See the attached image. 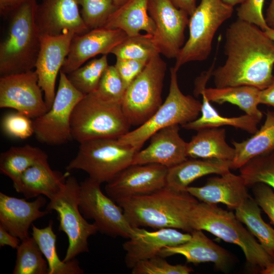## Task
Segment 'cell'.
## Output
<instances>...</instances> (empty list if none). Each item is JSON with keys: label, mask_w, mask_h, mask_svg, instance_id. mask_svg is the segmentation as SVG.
Masks as SVG:
<instances>
[{"label": "cell", "mask_w": 274, "mask_h": 274, "mask_svg": "<svg viewBox=\"0 0 274 274\" xmlns=\"http://www.w3.org/2000/svg\"><path fill=\"white\" fill-rule=\"evenodd\" d=\"M224 64L214 68L215 87L247 85L260 90L273 79L274 41L257 26L238 19L225 31Z\"/></svg>", "instance_id": "obj_1"}, {"label": "cell", "mask_w": 274, "mask_h": 274, "mask_svg": "<svg viewBox=\"0 0 274 274\" xmlns=\"http://www.w3.org/2000/svg\"><path fill=\"white\" fill-rule=\"evenodd\" d=\"M133 227L171 228L191 232L189 216L197 199L187 191L164 187L152 193L115 202Z\"/></svg>", "instance_id": "obj_2"}, {"label": "cell", "mask_w": 274, "mask_h": 274, "mask_svg": "<svg viewBox=\"0 0 274 274\" xmlns=\"http://www.w3.org/2000/svg\"><path fill=\"white\" fill-rule=\"evenodd\" d=\"M189 224L192 231L205 230L239 246L247 265L255 271L260 272L274 262V255L255 239L235 215L217 204L197 203L190 212Z\"/></svg>", "instance_id": "obj_3"}, {"label": "cell", "mask_w": 274, "mask_h": 274, "mask_svg": "<svg viewBox=\"0 0 274 274\" xmlns=\"http://www.w3.org/2000/svg\"><path fill=\"white\" fill-rule=\"evenodd\" d=\"M37 0H26L10 16L7 35L0 44L1 76L33 70L40 49L36 22Z\"/></svg>", "instance_id": "obj_4"}, {"label": "cell", "mask_w": 274, "mask_h": 274, "mask_svg": "<svg viewBox=\"0 0 274 274\" xmlns=\"http://www.w3.org/2000/svg\"><path fill=\"white\" fill-rule=\"evenodd\" d=\"M130 127L122 104L105 99L95 91L77 103L71 119L72 139L79 143L96 139H118L129 132Z\"/></svg>", "instance_id": "obj_5"}, {"label": "cell", "mask_w": 274, "mask_h": 274, "mask_svg": "<svg viewBox=\"0 0 274 274\" xmlns=\"http://www.w3.org/2000/svg\"><path fill=\"white\" fill-rule=\"evenodd\" d=\"M177 70L170 69V85L167 97L157 111L146 122L118 139L124 145L139 151L145 143L159 130L175 125H182L198 117L201 102L181 91L178 81Z\"/></svg>", "instance_id": "obj_6"}, {"label": "cell", "mask_w": 274, "mask_h": 274, "mask_svg": "<svg viewBox=\"0 0 274 274\" xmlns=\"http://www.w3.org/2000/svg\"><path fill=\"white\" fill-rule=\"evenodd\" d=\"M79 144L77 154L66 166V171L83 170L100 184L108 183L131 165L138 152L115 138L96 139Z\"/></svg>", "instance_id": "obj_7"}, {"label": "cell", "mask_w": 274, "mask_h": 274, "mask_svg": "<svg viewBox=\"0 0 274 274\" xmlns=\"http://www.w3.org/2000/svg\"><path fill=\"white\" fill-rule=\"evenodd\" d=\"M233 12V7L223 0H201L189 16V37L176 58L174 67L179 70L188 62L207 59L217 31Z\"/></svg>", "instance_id": "obj_8"}, {"label": "cell", "mask_w": 274, "mask_h": 274, "mask_svg": "<svg viewBox=\"0 0 274 274\" xmlns=\"http://www.w3.org/2000/svg\"><path fill=\"white\" fill-rule=\"evenodd\" d=\"M80 184L74 176H69L61 190L48 203L46 210L55 211L59 222L58 230L67 236L68 246L64 262L79 254L88 252V238L98 231L96 225L88 223L79 209Z\"/></svg>", "instance_id": "obj_9"}, {"label": "cell", "mask_w": 274, "mask_h": 274, "mask_svg": "<svg viewBox=\"0 0 274 274\" xmlns=\"http://www.w3.org/2000/svg\"><path fill=\"white\" fill-rule=\"evenodd\" d=\"M166 64L160 54L151 58L142 72L126 89L122 102L124 113L131 126L141 125L162 104V92Z\"/></svg>", "instance_id": "obj_10"}, {"label": "cell", "mask_w": 274, "mask_h": 274, "mask_svg": "<svg viewBox=\"0 0 274 274\" xmlns=\"http://www.w3.org/2000/svg\"><path fill=\"white\" fill-rule=\"evenodd\" d=\"M85 95L72 85L66 74L60 70L59 84L51 107L33 119V134L37 140L49 145H60L73 140L72 114L77 103Z\"/></svg>", "instance_id": "obj_11"}, {"label": "cell", "mask_w": 274, "mask_h": 274, "mask_svg": "<svg viewBox=\"0 0 274 274\" xmlns=\"http://www.w3.org/2000/svg\"><path fill=\"white\" fill-rule=\"evenodd\" d=\"M99 183L88 177L80 184L79 209L86 219H92L98 231L111 236L130 238L134 233L121 208L105 195Z\"/></svg>", "instance_id": "obj_12"}, {"label": "cell", "mask_w": 274, "mask_h": 274, "mask_svg": "<svg viewBox=\"0 0 274 274\" xmlns=\"http://www.w3.org/2000/svg\"><path fill=\"white\" fill-rule=\"evenodd\" d=\"M148 11L155 25L153 37L160 54L176 59L185 44L189 15L171 0H149Z\"/></svg>", "instance_id": "obj_13"}, {"label": "cell", "mask_w": 274, "mask_h": 274, "mask_svg": "<svg viewBox=\"0 0 274 274\" xmlns=\"http://www.w3.org/2000/svg\"><path fill=\"white\" fill-rule=\"evenodd\" d=\"M35 70L1 76L0 108H11L35 119L48 110Z\"/></svg>", "instance_id": "obj_14"}, {"label": "cell", "mask_w": 274, "mask_h": 274, "mask_svg": "<svg viewBox=\"0 0 274 274\" xmlns=\"http://www.w3.org/2000/svg\"><path fill=\"white\" fill-rule=\"evenodd\" d=\"M167 169L158 164H131L107 183V195L116 202L152 193L165 186Z\"/></svg>", "instance_id": "obj_15"}, {"label": "cell", "mask_w": 274, "mask_h": 274, "mask_svg": "<svg viewBox=\"0 0 274 274\" xmlns=\"http://www.w3.org/2000/svg\"><path fill=\"white\" fill-rule=\"evenodd\" d=\"M75 34L72 31L66 30L57 36H40V49L35 71L48 110L51 107L55 96L57 76L68 55Z\"/></svg>", "instance_id": "obj_16"}, {"label": "cell", "mask_w": 274, "mask_h": 274, "mask_svg": "<svg viewBox=\"0 0 274 274\" xmlns=\"http://www.w3.org/2000/svg\"><path fill=\"white\" fill-rule=\"evenodd\" d=\"M127 37L120 29L105 27L92 29L82 35L75 33L61 70L68 74L97 55L111 53Z\"/></svg>", "instance_id": "obj_17"}, {"label": "cell", "mask_w": 274, "mask_h": 274, "mask_svg": "<svg viewBox=\"0 0 274 274\" xmlns=\"http://www.w3.org/2000/svg\"><path fill=\"white\" fill-rule=\"evenodd\" d=\"M78 0H41L36 22L41 35L57 36L66 30L82 35L90 29L79 11Z\"/></svg>", "instance_id": "obj_18"}, {"label": "cell", "mask_w": 274, "mask_h": 274, "mask_svg": "<svg viewBox=\"0 0 274 274\" xmlns=\"http://www.w3.org/2000/svg\"><path fill=\"white\" fill-rule=\"evenodd\" d=\"M133 228L134 233L123 244L126 251L125 262L131 269L138 262L158 255L164 248L181 245L191 237V233H184L175 228L149 231L142 228Z\"/></svg>", "instance_id": "obj_19"}, {"label": "cell", "mask_w": 274, "mask_h": 274, "mask_svg": "<svg viewBox=\"0 0 274 274\" xmlns=\"http://www.w3.org/2000/svg\"><path fill=\"white\" fill-rule=\"evenodd\" d=\"M178 124L162 128L150 138L145 149L138 151L131 164L154 163L169 168L187 159V144L179 134Z\"/></svg>", "instance_id": "obj_20"}, {"label": "cell", "mask_w": 274, "mask_h": 274, "mask_svg": "<svg viewBox=\"0 0 274 274\" xmlns=\"http://www.w3.org/2000/svg\"><path fill=\"white\" fill-rule=\"evenodd\" d=\"M215 63L207 71L201 73L195 80L194 94L196 96L203 92L211 102L220 105L229 102L237 106L240 109L248 115L260 121L263 114L258 109L260 104L259 89L251 86L242 85L222 88H206V85L212 77L215 68Z\"/></svg>", "instance_id": "obj_21"}, {"label": "cell", "mask_w": 274, "mask_h": 274, "mask_svg": "<svg viewBox=\"0 0 274 274\" xmlns=\"http://www.w3.org/2000/svg\"><path fill=\"white\" fill-rule=\"evenodd\" d=\"M46 203L42 195L27 201L0 192V225L22 241L29 236L28 230L33 222L50 213L41 210Z\"/></svg>", "instance_id": "obj_22"}, {"label": "cell", "mask_w": 274, "mask_h": 274, "mask_svg": "<svg viewBox=\"0 0 274 274\" xmlns=\"http://www.w3.org/2000/svg\"><path fill=\"white\" fill-rule=\"evenodd\" d=\"M187 242L176 246H167L158 255L162 257L175 254L183 256L187 262L198 264L211 262L215 267L226 271L233 262V258L226 250L215 243L201 230H193Z\"/></svg>", "instance_id": "obj_23"}, {"label": "cell", "mask_w": 274, "mask_h": 274, "mask_svg": "<svg viewBox=\"0 0 274 274\" xmlns=\"http://www.w3.org/2000/svg\"><path fill=\"white\" fill-rule=\"evenodd\" d=\"M186 191L201 202L223 203L233 210L240 207L250 196L242 176L230 171L220 177L209 178L202 186H188Z\"/></svg>", "instance_id": "obj_24"}, {"label": "cell", "mask_w": 274, "mask_h": 274, "mask_svg": "<svg viewBox=\"0 0 274 274\" xmlns=\"http://www.w3.org/2000/svg\"><path fill=\"white\" fill-rule=\"evenodd\" d=\"M70 172L53 170L48 160L39 162L28 167L21 178V193L26 199L45 195L49 199L63 188Z\"/></svg>", "instance_id": "obj_25"}, {"label": "cell", "mask_w": 274, "mask_h": 274, "mask_svg": "<svg viewBox=\"0 0 274 274\" xmlns=\"http://www.w3.org/2000/svg\"><path fill=\"white\" fill-rule=\"evenodd\" d=\"M231 161L218 159L188 160L168 168L165 187L177 191H186L195 180L212 174L222 175L230 171Z\"/></svg>", "instance_id": "obj_26"}, {"label": "cell", "mask_w": 274, "mask_h": 274, "mask_svg": "<svg viewBox=\"0 0 274 274\" xmlns=\"http://www.w3.org/2000/svg\"><path fill=\"white\" fill-rule=\"evenodd\" d=\"M149 0H128L111 15L104 27L119 29L127 36L139 35L141 31L153 36L154 21L148 11Z\"/></svg>", "instance_id": "obj_27"}, {"label": "cell", "mask_w": 274, "mask_h": 274, "mask_svg": "<svg viewBox=\"0 0 274 274\" xmlns=\"http://www.w3.org/2000/svg\"><path fill=\"white\" fill-rule=\"evenodd\" d=\"M197 131V133L187 144V157L196 159L233 160L235 150L226 143L224 128H204Z\"/></svg>", "instance_id": "obj_28"}, {"label": "cell", "mask_w": 274, "mask_h": 274, "mask_svg": "<svg viewBox=\"0 0 274 274\" xmlns=\"http://www.w3.org/2000/svg\"><path fill=\"white\" fill-rule=\"evenodd\" d=\"M232 144L235 156L231 169L239 168L253 158L274 151V112L267 111L264 124L250 138Z\"/></svg>", "instance_id": "obj_29"}, {"label": "cell", "mask_w": 274, "mask_h": 274, "mask_svg": "<svg viewBox=\"0 0 274 274\" xmlns=\"http://www.w3.org/2000/svg\"><path fill=\"white\" fill-rule=\"evenodd\" d=\"M48 160L47 154L40 148L30 145L12 147L0 155V172L13 182L15 190L21 193L23 173L33 164Z\"/></svg>", "instance_id": "obj_30"}, {"label": "cell", "mask_w": 274, "mask_h": 274, "mask_svg": "<svg viewBox=\"0 0 274 274\" xmlns=\"http://www.w3.org/2000/svg\"><path fill=\"white\" fill-rule=\"evenodd\" d=\"M199 95H201L202 97L201 115L195 120L182 125L184 128L198 130L204 128L228 125L252 134H254L258 130V124L260 122L258 120L247 114L233 117L222 116L211 105L203 92H200Z\"/></svg>", "instance_id": "obj_31"}, {"label": "cell", "mask_w": 274, "mask_h": 274, "mask_svg": "<svg viewBox=\"0 0 274 274\" xmlns=\"http://www.w3.org/2000/svg\"><path fill=\"white\" fill-rule=\"evenodd\" d=\"M32 236L39 245L48 264V274H82L84 270L75 258L64 262L57 253L56 235L53 230V221L43 228L32 226Z\"/></svg>", "instance_id": "obj_32"}, {"label": "cell", "mask_w": 274, "mask_h": 274, "mask_svg": "<svg viewBox=\"0 0 274 274\" xmlns=\"http://www.w3.org/2000/svg\"><path fill=\"white\" fill-rule=\"evenodd\" d=\"M237 219L245 224L260 244L274 255V229L262 219L260 206L250 196L235 210Z\"/></svg>", "instance_id": "obj_33"}, {"label": "cell", "mask_w": 274, "mask_h": 274, "mask_svg": "<svg viewBox=\"0 0 274 274\" xmlns=\"http://www.w3.org/2000/svg\"><path fill=\"white\" fill-rule=\"evenodd\" d=\"M16 249L13 274H48L47 261L32 236L21 241Z\"/></svg>", "instance_id": "obj_34"}, {"label": "cell", "mask_w": 274, "mask_h": 274, "mask_svg": "<svg viewBox=\"0 0 274 274\" xmlns=\"http://www.w3.org/2000/svg\"><path fill=\"white\" fill-rule=\"evenodd\" d=\"M111 53L116 58L149 60L160 54L152 35L140 33L127 36L115 46Z\"/></svg>", "instance_id": "obj_35"}, {"label": "cell", "mask_w": 274, "mask_h": 274, "mask_svg": "<svg viewBox=\"0 0 274 274\" xmlns=\"http://www.w3.org/2000/svg\"><path fill=\"white\" fill-rule=\"evenodd\" d=\"M108 65L107 55H102L66 74L67 77L77 90L87 95L97 90L102 74Z\"/></svg>", "instance_id": "obj_36"}, {"label": "cell", "mask_w": 274, "mask_h": 274, "mask_svg": "<svg viewBox=\"0 0 274 274\" xmlns=\"http://www.w3.org/2000/svg\"><path fill=\"white\" fill-rule=\"evenodd\" d=\"M239 169L247 187L262 183L274 190V151L253 158Z\"/></svg>", "instance_id": "obj_37"}, {"label": "cell", "mask_w": 274, "mask_h": 274, "mask_svg": "<svg viewBox=\"0 0 274 274\" xmlns=\"http://www.w3.org/2000/svg\"><path fill=\"white\" fill-rule=\"evenodd\" d=\"M82 19L90 29L104 27L118 8L113 0H78Z\"/></svg>", "instance_id": "obj_38"}, {"label": "cell", "mask_w": 274, "mask_h": 274, "mask_svg": "<svg viewBox=\"0 0 274 274\" xmlns=\"http://www.w3.org/2000/svg\"><path fill=\"white\" fill-rule=\"evenodd\" d=\"M126 87L115 66L108 65L95 92L102 97L122 104Z\"/></svg>", "instance_id": "obj_39"}, {"label": "cell", "mask_w": 274, "mask_h": 274, "mask_svg": "<svg viewBox=\"0 0 274 274\" xmlns=\"http://www.w3.org/2000/svg\"><path fill=\"white\" fill-rule=\"evenodd\" d=\"M159 255L138 262L131 269L132 274H189L193 270L186 265H172Z\"/></svg>", "instance_id": "obj_40"}, {"label": "cell", "mask_w": 274, "mask_h": 274, "mask_svg": "<svg viewBox=\"0 0 274 274\" xmlns=\"http://www.w3.org/2000/svg\"><path fill=\"white\" fill-rule=\"evenodd\" d=\"M21 113H9L5 116L2 129L8 135L20 139H27L33 133V121Z\"/></svg>", "instance_id": "obj_41"}, {"label": "cell", "mask_w": 274, "mask_h": 274, "mask_svg": "<svg viewBox=\"0 0 274 274\" xmlns=\"http://www.w3.org/2000/svg\"><path fill=\"white\" fill-rule=\"evenodd\" d=\"M265 0H245L236 9L237 19L253 24L264 31L268 27L263 13Z\"/></svg>", "instance_id": "obj_42"}, {"label": "cell", "mask_w": 274, "mask_h": 274, "mask_svg": "<svg viewBox=\"0 0 274 274\" xmlns=\"http://www.w3.org/2000/svg\"><path fill=\"white\" fill-rule=\"evenodd\" d=\"M251 187L254 198L274 224V190L262 183H256Z\"/></svg>", "instance_id": "obj_43"}, {"label": "cell", "mask_w": 274, "mask_h": 274, "mask_svg": "<svg viewBox=\"0 0 274 274\" xmlns=\"http://www.w3.org/2000/svg\"><path fill=\"white\" fill-rule=\"evenodd\" d=\"M149 60L116 58L114 65L126 88L142 72Z\"/></svg>", "instance_id": "obj_44"}, {"label": "cell", "mask_w": 274, "mask_h": 274, "mask_svg": "<svg viewBox=\"0 0 274 274\" xmlns=\"http://www.w3.org/2000/svg\"><path fill=\"white\" fill-rule=\"evenodd\" d=\"M20 239L9 233L0 225V247L9 246L13 249H17L20 244Z\"/></svg>", "instance_id": "obj_45"}, {"label": "cell", "mask_w": 274, "mask_h": 274, "mask_svg": "<svg viewBox=\"0 0 274 274\" xmlns=\"http://www.w3.org/2000/svg\"><path fill=\"white\" fill-rule=\"evenodd\" d=\"M26 0H0V13L4 17L9 16Z\"/></svg>", "instance_id": "obj_46"}, {"label": "cell", "mask_w": 274, "mask_h": 274, "mask_svg": "<svg viewBox=\"0 0 274 274\" xmlns=\"http://www.w3.org/2000/svg\"><path fill=\"white\" fill-rule=\"evenodd\" d=\"M259 102L274 109V77L271 84L260 91Z\"/></svg>", "instance_id": "obj_47"}, {"label": "cell", "mask_w": 274, "mask_h": 274, "mask_svg": "<svg viewBox=\"0 0 274 274\" xmlns=\"http://www.w3.org/2000/svg\"><path fill=\"white\" fill-rule=\"evenodd\" d=\"M178 8L185 11L190 16L195 10L197 0H171Z\"/></svg>", "instance_id": "obj_48"}, {"label": "cell", "mask_w": 274, "mask_h": 274, "mask_svg": "<svg viewBox=\"0 0 274 274\" xmlns=\"http://www.w3.org/2000/svg\"><path fill=\"white\" fill-rule=\"evenodd\" d=\"M265 19L268 26L274 28V0H271L266 10Z\"/></svg>", "instance_id": "obj_49"}, {"label": "cell", "mask_w": 274, "mask_h": 274, "mask_svg": "<svg viewBox=\"0 0 274 274\" xmlns=\"http://www.w3.org/2000/svg\"><path fill=\"white\" fill-rule=\"evenodd\" d=\"M260 273L261 274H274V262L267 267L262 270Z\"/></svg>", "instance_id": "obj_50"}, {"label": "cell", "mask_w": 274, "mask_h": 274, "mask_svg": "<svg viewBox=\"0 0 274 274\" xmlns=\"http://www.w3.org/2000/svg\"><path fill=\"white\" fill-rule=\"evenodd\" d=\"M245 0H223V1L229 6L234 7L237 5L241 4Z\"/></svg>", "instance_id": "obj_51"}, {"label": "cell", "mask_w": 274, "mask_h": 274, "mask_svg": "<svg viewBox=\"0 0 274 274\" xmlns=\"http://www.w3.org/2000/svg\"><path fill=\"white\" fill-rule=\"evenodd\" d=\"M265 33L273 41H274V28L268 27L264 30Z\"/></svg>", "instance_id": "obj_52"}, {"label": "cell", "mask_w": 274, "mask_h": 274, "mask_svg": "<svg viewBox=\"0 0 274 274\" xmlns=\"http://www.w3.org/2000/svg\"><path fill=\"white\" fill-rule=\"evenodd\" d=\"M128 0H113L114 4L117 7H120L125 4Z\"/></svg>", "instance_id": "obj_53"}]
</instances>
